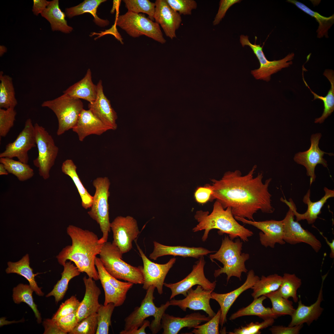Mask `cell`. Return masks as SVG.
<instances>
[{"label": "cell", "mask_w": 334, "mask_h": 334, "mask_svg": "<svg viewBox=\"0 0 334 334\" xmlns=\"http://www.w3.org/2000/svg\"><path fill=\"white\" fill-rule=\"evenodd\" d=\"M170 6L181 15H190L196 9L197 4L194 0H166Z\"/></svg>", "instance_id": "db71d44e"}, {"label": "cell", "mask_w": 334, "mask_h": 334, "mask_svg": "<svg viewBox=\"0 0 334 334\" xmlns=\"http://www.w3.org/2000/svg\"><path fill=\"white\" fill-rule=\"evenodd\" d=\"M41 106L51 109L56 115L58 122L57 132L58 136L73 128L84 109L80 99L65 94L54 99L44 101Z\"/></svg>", "instance_id": "ba28073f"}, {"label": "cell", "mask_w": 334, "mask_h": 334, "mask_svg": "<svg viewBox=\"0 0 334 334\" xmlns=\"http://www.w3.org/2000/svg\"><path fill=\"white\" fill-rule=\"evenodd\" d=\"M63 92L71 97L85 100L89 103H93L97 97V86L92 81L90 69L88 70L81 80L70 86Z\"/></svg>", "instance_id": "f1b7e54d"}, {"label": "cell", "mask_w": 334, "mask_h": 334, "mask_svg": "<svg viewBox=\"0 0 334 334\" xmlns=\"http://www.w3.org/2000/svg\"><path fill=\"white\" fill-rule=\"evenodd\" d=\"M95 265L98 272L101 274L113 286L118 290L127 293L132 287L133 283L119 281L108 273L104 268L99 258L96 257Z\"/></svg>", "instance_id": "f907efd6"}, {"label": "cell", "mask_w": 334, "mask_h": 334, "mask_svg": "<svg viewBox=\"0 0 334 334\" xmlns=\"http://www.w3.org/2000/svg\"><path fill=\"white\" fill-rule=\"evenodd\" d=\"M71 262L66 263L63 266L64 269L61 274V279L54 285L52 290L46 296V297L54 296L56 303L64 298L68 289L70 280L79 276L81 272L77 267Z\"/></svg>", "instance_id": "1f68e13d"}, {"label": "cell", "mask_w": 334, "mask_h": 334, "mask_svg": "<svg viewBox=\"0 0 334 334\" xmlns=\"http://www.w3.org/2000/svg\"><path fill=\"white\" fill-rule=\"evenodd\" d=\"M240 0H221L217 13L213 22L214 25L218 24L225 17L228 9L233 5L241 2Z\"/></svg>", "instance_id": "9f6ffc18"}, {"label": "cell", "mask_w": 334, "mask_h": 334, "mask_svg": "<svg viewBox=\"0 0 334 334\" xmlns=\"http://www.w3.org/2000/svg\"><path fill=\"white\" fill-rule=\"evenodd\" d=\"M0 163L4 165L9 173L16 176L20 181H27L34 175L33 170L28 164L7 157H0Z\"/></svg>", "instance_id": "60d3db41"}, {"label": "cell", "mask_w": 334, "mask_h": 334, "mask_svg": "<svg viewBox=\"0 0 334 334\" xmlns=\"http://www.w3.org/2000/svg\"><path fill=\"white\" fill-rule=\"evenodd\" d=\"M0 108H15L17 104L12 78L0 72Z\"/></svg>", "instance_id": "ab89813d"}, {"label": "cell", "mask_w": 334, "mask_h": 334, "mask_svg": "<svg viewBox=\"0 0 334 334\" xmlns=\"http://www.w3.org/2000/svg\"><path fill=\"white\" fill-rule=\"evenodd\" d=\"M254 166L246 175L242 176L239 170L229 171L220 180L212 179V193L210 201L216 199L225 209H231L234 216L254 221L253 216L259 210L272 213L275 209L272 204V195L268 187L272 178L262 181L263 175L254 177Z\"/></svg>", "instance_id": "6da1fadb"}, {"label": "cell", "mask_w": 334, "mask_h": 334, "mask_svg": "<svg viewBox=\"0 0 334 334\" xmlns=\"http://www.w3.org/2000/svg\"><path fill=\"white\" fill-rule=\"evenodd\" d=\"M99 279L104 291L105 298L104 305L112 303L115 307L122 306L124 303L127 293L121 291L113 286L101 273H98Z\"/></svg>", "instance_id": "ee69618b"}, {"label": "cell", "mask_w": 334, "mask_h": 334, "mask_svg": "<svg viewBox=\"0 0 334 334\" xmlns=\"http://www.w3.org/2000/svg\"><path fill=\"white\" fill-rule=\"evenodd\" d=\"M205 264L203 256H201L193 265L191 272L184 279L174 283H164V285L171 291L170 300L180 294L186 297L188 290L196 285L207 290L213 291L214 289L216 281L211 282L206 277L204 272Z\"/></svg>", "instance_id": "4fadbf2b"}, {"label": "cell", "mask_w": 334, "mask_h": 334, "mask_svg": "<svg viewBox=\"0 0 334 334\" xmlns=\"http://www.w3.org/2000/svg\"><path fill=\"white\" fill-rule=\"evenodd\" d=\"M115 307L112 303L105 305L101 304L97 312L98 325L96 334H109L111 317Z\"/></svg>", "instance_id": "f6af8a7d"}, {"label": "cell", "mask_w": 334, "mask_h": 334, "mask_svg": "<svg viewBox=\"0 0 334 334\" xmlns=\"http://www.w3.org/2000/svg\"><path fill=\"white\" fill-rule=\"evenodd\" d=\"M259 279L258 276L255 275L254 271L251 270L248 273L245 282L237 289L225 293L212 292L211 299L216 301L220 306L221 314L220 324L221 327L226 322L227 314L237 298L243 292L251 288Z\"/></svg>", "instance_id": "7402d4cb"}, {"label": "cell", "mask_w": 334, "mask_h": 334, "mask_svg": "<svg viewBox=\"0 0 334 334\" xmlns=\"http://www.w3.org/2000/svg\"><path fill=\"white\" fill-rule=\"evenodd\" d=\"M122 254L117 246L107 242L103 243L99 255L104 268L113 276L134 284H143V267L133 266L125 262L122 260Z\"/></svg>", "instance_id": "5b68a950"}, {"label": "cell", "mask_w": 334, "mask_h": 334, "mask_svg": "<svg viewBox=\"0 0 334 334\" xmlns=\"http://www.w3.org/2000/svg\"><path fill=\"white\" fill-rule=\"evenodd\" d=\"M155 287L150 286L147 289L146 294L139 306L135 308L134 311L125 319L124 331L137 329L142 325L145 319L151 316L154 319L150 323L149 328L152 334H156L161 328V320L165 311L170 305L169 301L162 304L159 307L153 302L154 292Z\"/></svg>", "instance_id": "8992f818"}, {"label": "cell", "mask_w": 334, "mask_h": 334, "mask_svg": "<svg viewBox=\"0 0 334 334\" xmlns=\"http://www.w3.org/2000/svg\"><path fill=\"white\" fill-rule=\"evenodd\" d=\"M76 169V166L70 159L65 160L61 166L63 173L70 177L75 185L81 199L82 206L84 209H87L92 206L93 197L84 186L77 173Z\"/></svg>", "instance_id": "836d02e7"}, {"label": "cell", "mask_w": 334, "mask_h": 334, "mask_svg": "<svg viewBox=\"0 0 334 334\" xmlns=\"http://www.w3.org/2000/svg\"><path fill=\"white\" fill-rule=\"evenodd\" d=\"M261 322H251L245 326H241L235 328L229 334H260V330L272 325L274 322V319L269 318Z\"/></svg>", "instance_id": "c3c4849f"}, {"label": "cell", "mask_w": 334, "mask_h": 334, "mask_svg": "<svg viewBox=\"0 0 334 334\" xmlns=\"http://www.w3.org/2000/svg\"><path fill=\"white\" fill-rule=\"evenodd\" d=\"M213 291L207 290L198 285L195 289H189L186 297L183 299H171L170 305L177 306L183 311L188 308L195 310H202L211 318L216 314L210 304L211 293Z\"/></svg>", "instance_id": "d6986e66"}, {"label": "cell", "mask_w": 334, "mask_h": 334, "mask_svg": "<svg viewBox=\"0 0 334 334\" xmlns=\"http://www.w3.org/2000/svg\"><path fill=\"white\" fill-rule=\"evenodd\" d=\"M72 130L77 134L79 140L82 142L88 136L91 135H100L111 129L96 117L90 110L83 109Z\"/></svg>", "instance_id": "484cf974"}, {"label": "cell", "mask_w": 334, "mask_h": 334, "mask_svg": "<svg viewBox=\"0 0 334 334\" xmlns=\"http://www.w3.org/2000/svg\"><path fill=\"white\" fill-rule=\"evenodd\" d=\"M150 322L149 320H145L140 328L138 329H134L129 331H124L122 330L120 332V334H146L145 330L148 327H149L150 324Z\"/></svg>", "instance_id": "6125c7cd"}, {"label": "cell", "mask_w": 334, "mask_h": 334, "mask_svg": "<svg viewBox=\"0 0 334 334\" xmlns=\"http://www.w3.org/2000/svg\"><path fill=\"white\" fill-rule=\"evenodd\" d=\"M323 190L325 193L324 195L319 200L315 202L311 201L310 200V189L308 190L303 199V202L307 205V208L306 211L302 214L297 212L296 205L291 198L289 199V201L282 198L281 201L292 208L297 221L306 220L308 224H313L318 218V216L321 214V209L327 200L334 197L333 190L329 189L326 187H324Z\"/></svg>", "instance_id": "44dd1931"}, {"label": "cell", "mask_w": 334, "mask_h": 334, "mask_svg": "<svg viewBox=\"0 0 334 334\" xmlns=\"http://www.w3.org/2000/svg\"><path fill=\"white\" fill-rule=\"evenodd\" d=\"M116 24L133 37L144 35L162 44L166 42L159 25L143 14L128 11L118 17Z\"/></svg>", "instance_id": "9c48e42d"}, {"label": "cell", "mask_w": 334, "mask_h": 334, "mask_svg": "<svg viewBox=\"0 0 334 334\" xmlns=\"http://www.w3.org/2000/svg\"><path fill=\"white\" fill-rule=\"evenodd\" d=\"M322 236L324 237L327 243L331 249V252L330 254V257L332 259L334 258V240L333 239L331 242H330L327 238L324 236L321 233H320Z\"/></svg>", "instance_id": "be15d7a7"}, {"label": "cell", "mask_w": 334, "mask_h": 334, "mask_svg": "<svg viewBox=\"0 0 334 334\" xmlns=\"http://www.w3.org/2000/svg\"><path fill=\"white\" fill-rule=\"evenodd\" d=\"M34 292L30 285L20 283L13 288L12 297L15 303L17 304L24 302L27 304L32 310L37 323L41 322V315L37 308V305L34 302L32 293Z\"/></svg>", "instance_id": "f35d334b"}, {"label": "cell", "mask_w": 334, "mask_h": 334, "mask_svg": "<svg viewBox=\"0 0 334 334\" xmlns=\"http://www.w3.org/2000/svg\"><path fill=\"white\" fill-rule=\"evenodd\" d=\"M303 326V324L292 327L273 326L269 330L273 334H298Z\"/></svg>", "instance_id": "680465c9"}, {"label": "cell", "mask_w": 334, "mask_h": 334, "mask_svg": "<svg viewBox=\"0 0 334 334\" xmlns=\"http://www.w3.org/2000/svg\"><path fill=\"white\" fill-rule=\"evenodd\" d=\"M36 146L34 126L30 118L26 121L24 129L15 140L7 144L4 151L0 153V157L13 158L16 157L18 161L28 164V152Z\"/></svg>", "instance_id": "5bb4252c"}, {"label": "cell", "mask_w": 334, "mask_h": 334, "mask_svg": "<svg viewBox=\"0 0 334 334\" xmlns=\"http://www.w3.org/2000/svg\"><path fill=\"white\" fill-rule=\"evenodd\" d=\"M106 1V0H85L77 6L66 9L65 14L67 16L71 18L85 13H89L93 16L94 21L96 24L101 27H105L109 24V21L99 18L96 14V12L99 6Z\"/></svg>", "instance_id": "d590c367"}, {"label": "cell", "mask_w": 334, "mask_h": 334, "mask_svg": "<svg viewBox=\"0 0 334 334\" xmlns=\"http://www.w3.org/2000/svg\"><path fill=\"white\" fill-rule=\"evenodd\" d=\"M233 216L230 208L225 210L216 200L210 214L208 211L202 210L196 212L195 218L198 223L193 229V231L204 230L202 238L203 242L206 241L209 231L213 229H218L220 235L227 234L231 240L239 237L244 242L248 241V238L253 235V232L239 224Z\"/></svg>", "instance_id": "3957f363"}, {"label": "cell", "mask_w": 334, "mask_h": 334, "mask_svg": "<svg viewBox=\"0 0 334 334\" xmlns=\"http://www.w3.org/2000/svg\"><path fill=\"white\" fill-rule=\"evenodd\" d=\"M50 1L46 0H34L32 11L36 15L41 14L46 8Z\"/></svg>", "instance_id": "94428289"}, {"label": "cell", "mask_w": 334, "mask_h": 334, "mask_svg": "<svg viewBox=\"0 0 334 334\" xmlns=\"http://www.w3.org/2000/svg\"><path fill=\"white\" fill-rule=\"evenodd\" d=\"M97 94L95 101L88 103V107L93 114L111 130L117 128V113L112 107L110 101L105 95L101 80L97 84Z\"/></svg>", "instance_id": "603a6c76"}, {"label": "cell", "mask_w": 334, "mask_h": 334, "mask_svg": "<svg viewBox=\"0 0 334 334\" xmlns=\"http://www.w3.org/2000/svg\"><path fill=\"white\" fill-rule=\"evenodd\" d=\"M323 75L329 81L331 84V88L325 96L318 95L313 92L309 86L305 81L302 74L303 79L306 86L310 90L314 96L313 100L316 99L321 100L324 105V110L323 114L319 118H315V123H322L325 119L330 116L334 110V71L330 69L326 70Z\"/></svg>", "instance_id": "e575fe53"}, {"label": "cell", "mask_w": 334, "mask_h": 334, "mask_svg": "<svg viewBox=\"0 0 334 334\" xmlns=\"http://www.w3.org/2000/svg\"><path fill=\"white\" fill-rule=\"evenodd\" d=\"M282 277L281 283L278 289L280 293L286 299L291 297L295 302H298L297 291L302 285L301 279L294 274L288 273H285Z\"/></svg>", "instance_id": "7bdbcfd3"}, {"label": "cell", "mask_w": 334, "mask_h": 334, "mask_svg": "<svg viewBox=\"0 0 334 334\" xmlns=\"http://www.w3.org/2000/svg\"><path fill=\"white\" fill-rule=\"evenodd\" d=\"M154 19L163 29L166 36L172 40L182 22L181 15L173 10L166 0H156Z\"/></svg>", "instance_id": "ffe728a7"}, {"label": "cell", "mask_w": 334, "mask_h": 334, "mask_svg": "<svg viewBox=\"0 0 334 334\" xmlns=\"http://www.w3.org/2000/svg\"><path fill=\"white\" fill-rule=\"evenodd\" d=\"M83 280L85 291L84 298L80 302L76 315L79 323L90 315L97 313L101 304L99 298L101 291L92 278L84 276Z\"/></svg>", "instance_id": "d4e9b609"}, {"label": "cell", "mask_w": 334, "mask_h": 334, "mask_svg": "<svg viewBox=\"0 0 334 334\" xmlns=\"http://www.w3.org/2000/svg\"><path fill=\"white\" fill-rule=\"evenodd\" d=\"M257 37L255 36L254 44L250 42L248 36L243 35L240 36V41L242 47L249 46L256 56L260 63V67L258 69L251 71V74L257 79H262L269 81L271 75L280 71L284 68L289 67L293 64L292 60L294 57V54H289L284 58L278 60L270 61L266 58L263 51V45L256 44Z\"/></svg>", "instance_id": "8fae6325"}, {"label": "cell", "mask_w": 334, "mask_h": 334, "mask_svg": "<svg viewBox=\"0 0 334 334\" xmlns=\"http://www.w3.org/2000/svg\"><path fill=\"white\" fill-rule=\"evenodd\" d=\"M92 184L95 192L91 209L88 213L99 225L102 236L99 242L103 244L107 242L111 229L108 203L110 183L107 177H100L95 179Z\"/></svg>", "instance_id": "52a82bcc"}, {"label": "cell", "mask_w": 334, "mask_h": 334, "mask_svg": "<svg viewBox=\"0 0 334 334\" xmlns=\"http://www.w3.org/2000/svg\"><path fill=\"white\" fill-rule=\"evenodd\" d=\"M325 278H322L318 297L314 303L309 306H306L302 303L300 299L298 302V307L291 316V320L288 326L292 327L304 323L309 326L314 320L318 319L323 310L320 304L323 300V287Z\"/></svg>", "instance_id": "4316f807"}, {"label": "cell", "mask_w": 334, "mask_h": 334, "mask_svg": "<svg viewBox=\"0 0 334 334\" xmlns=\"http://www.w3.org/2000/svg\"><path fill=\"white\" fill-rule=\"evenodd\" d=\"M125 7L129 11L136 13L146 14L149 18L154 20L155 4L148 0H124Z\"/></svg>", "instance_id": "bcb514c9"}, {"label": "cell", "mask_w": 334, "mask_h": 334, "mask_svg": "<svg viewBox=\"0 0 334 334\" xmlns=\"http://www.w3.org/2000/svg\"><path fill=\"white\" fill-rule=\"evenodd\" d=\"M321 136L320 133L312 135L310 138L311 145L309 149L295 154L293 157L295 162L303 166L306 169V174L310 178V185L315 180V169L316 165L321 164L323 167H328L327 162L323 157L324 155L327 154L330 156L334 155L332 153L326 152L320 149L319 144Z\"/></svg>", "instance_id": "2e32d148"}, {"label": "cell", "mask_w": 334, "mask_h": 334, "mask_svg": "<svg viewBox=\"0 0 334 334\" xmlns=\"http://www.w3.org/2000/svg\"><path fill=\"white\" fill-rule=\"evenodd\" d=\"M29 264V256L27 254L17 262H8L6 272L7 274L14 273L23 276L28 281L35 293L39 296H42L44 293L41 288L38 287L35 279L36 274L33 273Z\"/></svg>", "instance_id": "4dcf8cb0"}, {"label": "cell", "mask_w": 334, "mask_h": 334, "mask_svg": "<svg viewBox=\"0 0 334 334\" xmlns=\"http://www.w3.org/2000/svg\"><path fill=\"white\" fill-rule=\"evenodd\" d=\"M55 321L65 334L71 332L79 323L76 312L62 317Z\"/></svg>", "instance_id": "11a10c76"}, {"label": "cell", "mask_w": 334, "mask_h": 334, "mask_svg": "<svg viewBox=\"0 0 334 334\" xmlns=\"http://www.w3.org/2000/svg\"><path fill=\"white\" fill-rule=\"evenodd\" d=\"M221 311L220 309L206 323L194 327L192 332L195 334H218Z\"/></svg>", "instance_id": "816d5d0a"}, {"label": "cell", "mask_w": 334, "mask_h": 334, "mask_svg": "<svg viewBox=\"0 0 334 334\" xmlns=\"http://www.w3.org/2000/svg\"><path fill=\"white\" fill-rule=\"evenodd\" d=\"M282 277L274 274L267 276H262L251 288L254 299L258 298L278 290L281 283Z\"/></svg>", "instance_id": "74e56055"}, {"label": "cell", "mask_w": 334, "mask_h": 334, "mask_svg": "<svg viewBox=\"0 0 334 334\" xmlns=\"http://www.w3.org/2000/svg\"><path fill=\"white\" fill-rule=\"evenodd\" d=\"M265 295H262L255 299L248 306L239 310L233 313L230 317V320L245 316L255 315L258 316L263 320L278 317L272 312L271 308L265 307L263 304V301L266 299Z\"/></svg>", "instance_id": "d6a6232c"}, {"label": "cell", "mask_w": 334, "mask_h": 334, "mask_svg": "<svg viewBox=\"0 0 334 334\" xmlns=\"http://www.w3.org/2000/svg\"><path fill=\"white\" fill-rule=\"evenodd\" d=\"M212 193L211 185L207 184L197 188L194 196L196 201L200 203H204L210 200Z\"/></svg>", "instance_id": "6f0895ef"}, {"label": "cell", "mask_w": 334, "mask_h": 334, "mask_svg": "<svg viewBox=\"0 0 334 334\" xmlns=\"http://www.w3.org/2000/svg\"><path fill=\"white\" fill-rule=\"evenodd\" d=\"M285 217L282 220L283 239L285 242L294 245L301 242L310 246L316 252L321 249V242L312 233L303 228L298 221L294 220V215L289 206Z\"/></svg>", "instance_id": "9a60e30c"}, {"label": "cell", "mask_w": 334, "mask_h": 334, "mask_svg": "<svg viewBox=\"0 0 334 334\" xmlns=\"http://www.w3.org/2000/svg\"><path fill=\"white\" fill-rule=\"evenodd\" d=\"M6 48L4 46L0 45V56H2L6 52Z\"/></svg>", "instance_id": "03108f58"}, {"label": "cell", "mask_w": 334, "mask_h": 334, "mask_svg": "<svg viewBox=\"0 0 334 334\" xmlns=\"http://www.w3.org/2000/svg\"><path fill=\"white\" fill-rule=\"evenodd\" d=\"M288 2L295 5L297 7L313 17L314 18L319 24L316 31L317 37L321 38L323 36L328 38V31L334 23V15L328 17L321 15L314 11L304 4L295 0H288Z\"/></svg>", "instance_id": "8d00e7d4"}, {"label": "cell", "mask_w": 334, "mask_h": 334, "mask_svg": "<svg viewBox=\"0 0 334 334\" xmlns=\"http://www.w3.org/2000/svg\"><path fill=\"white\" fill-rule=\"evenodd\" d=\"M113 233L112 243L123 254L132 248V242L140 233L136 220L133 217L118 216L110 224Z\"/></svg>", "instance_id": "7c38bea8"}, {"label": "cell", "mask_w": 334, "mask_h": 334, "mask_svg": "<svg viewBox=\"0 0 334 334\" xmlns=\"http://www.w3.org/2000/svg\"><path fill=\"white\" fill-rule=\"evenodd\" d=\"M98 325L97 313L92 314L78 323L70 334H95Z\"/></svg>", "instance_id": "7dc6e473"}, {"label": "cell", "mask_w": 334, "mask_h": 334, "mask_svg": "<svg viewBox=\"0 0 334 334\" xmlns=\"http://www.w3.org/2000/svg\"><path fill=\"white\" fill-rule=\"evenodd\" d=\"M34 126L38 156L33 160V164L38 169L40 176L47 180L49 177L50 171L54 165L59 148L44 127L37 123Z\"/></svg>", "instance_id": "30bf717a"}, {"label": "cell", "mask_w": 334, "mask_h": 334, "mask_svg": "<svg viewBox=\"0 0 334 334\" xmlns=\"http://www.w3.org/2000/svg\"><path fill=\"white\" fill-rule=\"evenodd\" d=\"M16 114L14 108H0V137H5L14 126Z\"/></svg>", "instance_id": "681fc988"}, {"label": "cell", "mask_w": 334, "mask_h": 334, "mask_svg": "<svg viewBox=\"0 0 334 334\" xmlns=\"http://www.w3.org/2000/svg\"><path fill=\"white\" fill-rule=\"evenodd\" d=\"M66 232L72 244L63 248L56 256L58 263L63 266L67 260L74 262L81 272H85L95 280H99L95 260L103 244L100 243L97 235L88 230L70 225Z\"/></svg>", "instance_id": "7a4b0ae2"}, {"label": "cell", "mask_w": 334, "mask_h": 334, "mask_svg": "<svg viewBox=\"0 0 334 334\" xmlns=\"http://www.w3.org/2000/svg\"><path fill=\"white\" fill-rule=\"evenodd\" d=\"M80 304V302L76 297L72 295L61 304L52 319L55 321L62 317L74 312H76Z\"/></svg>", "instance_id": "f5cc1de1"}, {"label": "cell", "mask_w": 334, "mask_h": 334, "mask_svg": "<svg viewBox=\"0 0 334 334\" xmlns=\"http://www.w3.org/2000/svg\"><path fill=\"white\" fill-rule=\"evenodd\" d=\"M136 245L143 263V272L144 281L143 288L147 290L150 286H153L157 289L159 294H162L165 279L175 263L176 259L173 258L164 264L154 263L147 257L137 244Z\"/></svg>", "instance_id": "e0dca14e"}, {"label": "cell", "mask_w": 334, "mask_h": 334, "mask_svg": "<svg viewBox=\"0 0 334 334\" xmlns=\"http://www.w3.org/2000/svg\"><path fill=\"white\" fill-rule=\"evenodd\" d=\"M154 246L153 252L149 255V258L156 260L164 255L179 256L183 257H191L199 258L210 253L216 252L210 251L201 247H189L183 246H170L162 245L155 241L153 242Z\"/></svg>", "instance_id": "83f0119b"}, {"label": "cell", "mask_w": 334, "mask_h": 334, "mask_svg": "<svg viewBox=\"0 0 334 334\" xmlns=\"http://www.w3.org/2000/svg\"><path fill=\"white\" fill-rule=\"evenodd\" d=\"M9 173L5 168L4 165L1 163H0V175H8Z\"/></svg>", "instance_id": "e7e4bbea"}, {"label": "cell", "mask_w": 334, "mask_h": 334, "mask_svg": "<svg viewBox=\"0 0 334 334\" xmlns=\"http://www.w3.org/2000/svg\"><path fill=\"white\" fill-rule=\"evenodd\" d=\"M41 14L49 22L53 31H58L69 33L73 30L72 27L68 25L65 19L66 15L59 8L58 0L50 1L48 6Z\"/></svg>", "instance_id": "f546056e"}, {"label": "cell", "mask_w": 334, "mask_h": 334, "mask_svg": "<svg viewBox=\"0 0 334 334\" xmlns=\"http://www.w3.org/2000/svg\"><path fill=\"white\" fill-rule=\"evenodd\" d=\"M43 323L45 328L44 334H65L52 319H45Z\"/></svg>", "instance_id": "91938a15"}, {"label": "cell", "mask_w": 334, "mask_h": 334, "mask_svg": "<svg viewBox=\"0 0 334 334\" xmlns=\"http://www.w3.org/2000/svg\"><path fill=\"white\" fill-rule=\"evenodd\" d=\"M235 219L243 224L253 225L260 230L259 233V239L261 244L267 247L274 248L276 243L283 245L285 242L283 239V226L282 220H267L256 221L248 220L245 218L234 216Z\"/></svg>", "instance_id": "ac0fdd59"}, {"label": "cell", "mask_w": 334, "mask_h": 334, "mask_svg": "<svg viewBox=\"0 0 334 334\" xmlns=\"http://www.w3.org/2000/svg\"><path fill=\"white\" fill-rule=\"evenodd\" d=\"M211 318L206 316L199 312L192 313L184 317H175L165 313L161 320V327L163 334H177L181 330L186 327L190 329L199 325L201 323L207 322Z\"/></svg>", "instance_id": "cb8c5ba5"}, {"label": "cell", "mask_w": 334, "mask_h": 334, "mask_svg": "<svg viewBox=\"0 0 334 334\" xmlns=\"http://www.w3.org/2000/svg\"><path fill=\"white\" fill-rule=\"evenodd\" d=\"M265 296L270 300L272 305V311L278 317L285 315L291 316L294 312L295 309L293 306V302L283 297L278 289Z\"/></svg>", "instance_id": "b9f144b4"}, {"label": "cell", "mask_w": 334, "mask_h": 334, "mask_svg": "<svg viewBox=\"0 0 334 334\" xmlns=\"http://www.w3.org/2000/svg\"><path fill=\"white\" fill-rule=\"evenodd\" d=\"M242 242L239 238L233 242L228 236H225L218 250L209 256L212 260H217L223 265V267L215 271V277L225 273L227 275V283L232 276L241 280L242 273L247 272L245 263L249 258V254L242 253Z\"/></svg>", "instance_id": "277c9868"}]
</instances>
